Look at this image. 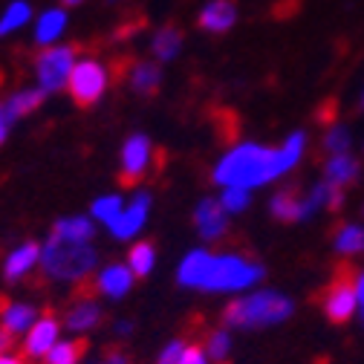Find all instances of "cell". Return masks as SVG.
Listing matches in <instances>:
<instances>
[{
  "label": "cell",
  "instance_id": "obj_9",
  "mask_svg": "<svg viewBox=\"0 0 364 364\" xmlns=\"http://www.w3.org/2000/svg\"><path fill=\"white\" fill-rule=\"evenodd\" d=\"M58 341H61V318H55L53 312H41V318L21 341V355L29 361H41V358H47V353Z\"/></svg>",
  "mask_w": 364,
  "mask_h": 364
},
{
  "label": "cell",
  "instance_id": "obj_35",
  "mask_svg": "<svg viewBox=\"0 0 364 364\" xmlns=\"http://www.w3.org/2000/svg\"><path fill=\"white\" fill-rule=\"evenodd\" d=\"M12 124H15V119L9 116V110H6V102H0V145L6 142V136H9Z\"/></svg>",
  "mask_w": 364,
  "mask_h": 364
},
{
  "label": "cell",
  "instance_id": "obj_21",
  "mask_svg": "<svg viewBox=\"0 0 364 364\" xmlns=\"http://www.w3.org/2000/svg\"><path fill=\"white\" fill-rule=\"evenodd\" d=\"M200 341H203V353L211 364H229V333L225 330H208L203 324V333H200Z\"/></svg>",
  "mask_w": 364,
  "mask_h": 364
},
{
  "label": "cell",
  "instance_id": "obj_18",
  "mask_svg": "<svg viewBox=\"0 0 364 364\" xmlns=\"http://www.w3.org/2000/svg\"><path fill=\"white\" fill-rule=\"evenodd\" d=\"M159 84H162V70L154 61H133L130 64V87L133 93H139L145 99H154L159 93Z\"/></svg>",
  "mask_w": 364,
  "mask_h": 364
},
{
  "label": "cell",
  "instance_id": "obj_14",
  "mask_svg": "<svg viewBox=\"0 0 364 364\" xmlns=\"http://www.w3.org/2000/svg\"><path fill=\"white\" fill-rule=\"evenodd\" d=\"M237 21V4L235 0H211L208 6H203L197 26L208 35H225Z\"/></svg>",
  "mask_w": 364,
  "mask_h": 364
},
{
  "label": "cell",
  "instance_id": "obj_20",
  "mask_svg": "<svg viewBox=\"0 0 364 364\" xmlns=\"http://www.w3.org/2000/svg\"><path fill=\"white\" fill-rule=\"evenodd\" d=\"M151 50H154L156 61H171V58H176L179 50H182V29H179L176 23H165L162 29H156Z\"/></svg>",
  "mask_w": 364,
  "mask_h": 364
},
{
  "label": "cell",
  "instance_id": "obj_10",
  "mask_svg": "<svg viewBox=\"0 0 364 364\" xmlns=\"http://www.w3.org/2000/svg\"><path fill=\"white\" fill-rule=\"evenodd\" d=\"M102 306H99V301L93 298V295H78L70 306H67V312H64V327L70 330V333H78V336H84V333H90V330H96L99 324H102Z\"/></svg>",
  "mask_w": 364,
  "mask_h": 364
},
{
  "label": "cell",
  "instance_id": "obj_24",
  "mask_svg": "<svg viewBox=\"0 0 364 364\" xmlns=\"http://www.w3.org/2000/svg\"><path fill=\"white\" fill-rule=\"evenodd\" d=\"M67 26V15L64 9H50V12H43L41 21H38V29H35V41L41 43V47H50V43L64 32Z\"/></svg>",
  "mask_w": 364,
  "mask_h": 364
},
{
  "label": "cell",
  "instance_id": "obj_28",
  "mask_svg": "<svg viewBox=\"0 0 364 364\" xmlns=\"http://www.w3.org/2000/svg\"><path fill=\"white\" fill-rule=\"evenodd\" d=\"M29 18H32L29 4H23V0H15V4L4 12V18H0V38L9 35V32H15L18 26H23Z\"/></svg>",
  "mask_w": 364,
  "mask_h": 364
},
{
  "label": "cell",
  "instance_id": "obj_38",
  "mask_svg": "<svg viewBox=\"0 0 364 364\" xmlns=\"http://www.w3.org/2000/svg\"><path fill=\"white\" fill-rule=\"evenodd\" d=\"M0 364H26V358L23 355H15V353H0Z\"/></svg>",
  "mask_w": 364,
  "mask_h": 364
},
{
  "label": "cell",
  "instance_id": "obj_8",
  "mask_svg": "<svg viewBox=\"0 0 364 364\" xmlns=\"http://www.w3.org/2000/svg\"><path fill=\"white\" fill-rule=\"evenodd\" d=\"M154 145L145 133H133L130 139L122 145V171H119V182L124 188H133L148 176L151 165H154Z\"/></svg>",
  "mask_w": 364,
  "mask_h": 364
},
{
  "label": "cell",
  "instance_id": "obj_15",
  "mask_svg": "<svg viewBox=\"0 0 364 364\" xmlns=\"http://www.w3.org/2000/svg\"><path fill=\"white\" fill-rule=\"evenodd\" d=\"M194 225L203 235V240H220L229 232V223H225V208L220 200H203L194 211Z\"/></svg>",
  "mask_w": 364,
  "mask_h": 364
},
{
  "label": "cell",
  "instance_id": "obj_22",
  "mask_svg": "<svg viewBox=\"0 0 364 364\" xmlns=\"http://www.w3.org/2000/svg\"><path fill=\"white\" fill-rule=\"evenodd\" d=\"M208 263H211V255H208V252H203V249L191 252L186 260H182V266H179V275H176L179 284H182V287H197V289H200Z\"/></svg>",
  "mask_w": 364,
  "mask_h": 364
},
{
  "label": "cell",
  "instance_id": "obj_7",
  "mask_svg": "<svg viewBox=\"0 0 364 364\" xmlns=\"http://www.w3.org/2000/svg\"><path fill=\"white\" fill-rule=\"evenodd\" d=\"M75 47H47L35 58V75L43 93H61L75 67Z\"/></svg>",
  "mask_w": 364,
  "mask_h": 364
},
{
  "label": "cell",
  "instance_id": "obj_42",
  "mask_svg": "<svg viewBox=\"0 0 364 364\" xmlns=\"http://www.w3.org/2000/svg\"><path fill=\"white\" fill-rule=\"evenodd\" d=\"M64 6H78V4H84V0H61Z\"/></svg>",
  "mask_w": 364,
  "mask_h": 364
},
{
  "label": "cell",
  "instance_id": "obj_25",
  "mask_svg": "<svg viewBox=\"0 0 364 364\" xmlns=\"http://www.w3.org/2000/svg\"><path fill=\"white\" fill-rule=\"evenodd\" d=\"M87 355V341L84 338H73V341H58L43 364H81V358Z\"/></svg>",
  "mask_w": 364,
  "mask_h": 364
},
{
  "label": "cell",
  "instance_id": "obj_12",
  "mask_svg": "<svg viewBox=\"0 0 364 364\" xmlns=\"http://www.w3.org/2000/svg\"><path fill=\"white\" fill-rule=\"evenodd\" d=\"M38 263H41V243L26 240V243L15 246V249L4 257V266H0V272H4V281L18 284V281H23V278L29 275V272H32Z\"/></svg>",
  "mask_w": 364,
  "mask_h": 364
},
{
  "label": "cell",
  "instance_id": "obj_11",
  "mask_svg": "<svg viewBox=\"0 0 364 364\" xmlns=\"http://www.w3.org/2000/svg\"><path fill=\"white\" fill-rule=\"evenodd\" d=\"M148 208H151V194H148V191H139V194L133 197V203L124 205L122 214L110 223V235H113L116 240H127V237H133V235L145 225V220H148Z\"/></svg>",
  "mask_w": 364,
  "mask_h": 364
},
{
  "label": "cell",
  "instance_id": "obj_4",
  "mask_svg": "<svg viewBox=\"0 0 364 364\" xmlns=\"http://www.w3.org/2000/svg\"><path fill=\"white\" fill-rule=\"evenodd\" d=\"M355 284H358V269L350 260H344V263H338L333 269L330 284L321 287L315 304L321 306V312L327 315L330 324H344V321H350V318H353L355 301H358Z\"/></svg>",
  "mask_w": 364,
  "mask_h": 364
},
{
  "label": "cell",
  "instance_id": "obj_6",
  "mask_svg": "<svg viewBox=\"0 0 364 364\" xmlns=\"http://www.w3.org/2000/svg\"><path fill=\"white\" fill-rule=\"evenodd\" d=\"M105 90H107V73L96 58L75 61V67L70 73V81H67V93H70L75 107L90 110L93 105H99Z\"/></svg>",
  "mask_w": 364,
  "mask_h": 364
},
{
  "label": "cell",
  "instance_id": "obj_33",
  "mask_svg": "<svg viewBox=\"0 0 364 364\" xmlns=\"http://www.w3.org/2000/svg\"><path fill=\"white\" fill-rule=\"evenodd\" d=\"M182 353H186V350H182V341L176 338V341H171L162 353H159V358H156V364H179V358H182Z\"/></svg>",
  "mask_w": 364,
  "mask_h": 364
},
{
  "label": "cell",
  "instance_id": "obj_40",
  "mask_svg": "<svg viewBox=\"0 0 364 364\" xmlns=\"http://www.w3.org/2000/svg\"><path fill=\"white\" fill-rule=\"evenodd\" d=\"M355 292H358V301L364 304V275H358V284H355Z\"/></svg>",
  "mask_w": 364,
  "mask_h": 364
},
{
  "label": "cell",
  "instance_id": "obj_3",
  "mask_svg": "<svg viewBox=\"0 0 364 364\" xmlns=\"http://www.w3.org/2000/svg\"><path fill=\"white\" fill-rule=\"evenodd\" d=\"M292 315V301L278 295V292H257L252 298H237L232 304H225L223 321L229 327H266L278 324L284 318Z\"/></svg>",
  "mask_w": 364,
  "mask_h": 364
},
{
  "label": "cell",
  "instance_id": "obj_5",
  "mask_svg": "<svg viewBox=\"0 0 364 364\" xmlns=\"http://www.w3.org/2000/svg\"><path fill=\"white\" fill-rule=\"evenodd\" d=\"M263 278V269L255 266V263H246L235 255H225V257H211L208 269H205V278L200 284V289H225V292H232V289H243L255 281Z\"/></svg>",
  "mask_w": 364,
  "mask_h": 364
},
{
  "label": "cell",
  "instance_id": "obj_29",
  "mask_svg": "<svg viewBox=\"0 0 364 364\" xmlns=\"http://www.w3.org/2000/svg\"><path fill=\"white\" fill-rule=\"evenodd\" d=\"M336 249L350 255V252H364V232L358 225H344V229L336 235Z\"/></svg>",
  "mask_w": 364,
  "mask_h": 364
},
{
  "label": "cell",
  "instance_id": "obj_31",
  "mask_svg": "<svg viewBox=\"0 0 364 364\" xmlns=\"http://www.w3.org/2000/svg\"><path fill=\"white\" fill-rule=\"evenodd\" d=\"M347 148H350V133L344 127H333L324 139V154L338 156V154H347Z\"/></svg>",
  "mask_w": 364,
  "mask_h": 364
},
{
  "label": "cell",
  "instance_id": "obj_19",
  "mask_svg": "<svg viewBox=\"0 0 364 364\" xmlns=\"http://www.w3.org/2000/svg\"><path fill=\"white\" fill-rule=\"evenodd\" d=\"M358 173H361V165H358V159H353L350 154H338V156H330L327 162H324V176H327V182H333V186H353V182L358 179Z\"/></svg>",
  "mask_w": 364,
  "mask_h": 364
},
{
  "label": "cell",
  "instance_id": "obj_26",
  "mask_svg": "<svg viewBox=\"0 0 364 364\" xmlns=\"http://www.w3.org/2000/svg\"><path fill=\"white\" fill-rule=\"evenodd\" d=\"M53 232H58L64 237H73V240H90V243H93L96 225H93V220H90V217H64V220H58L53 225Z\"/></svg>",
  "mask_w": 364,
  "mask_h": 364
},
{
  "label": "cell",
  "instance_id": "obj_41",
  "mask_svg": "<svg viewBox=\"0 0 364 364\" xmlns=\"http://www.w3.org/2000/svg\"><path fill=\"white\" fill-rule=\"evenodd\" d=\"M130 330H133V327H130L127 321H119V324H116V333H122V336H127Z\"/></svg>",
  "mask_w": 364,
  "mask_h": 364
},
{
  "label": "cell",
  "instance_id": "obj_17",
  "mask_svg": "<svg viewBox=\"0 0 364 364\" xmlns=\"http://www.w3.org/2000/svg\"><path fill=\"white\" fill-rule=\"evenodd\" d=\"M272 217L278 223H295V220H306V194H301V188L289 186L281 188L275 197H272Z\"/></svg>",
  "mask_w": 364,
  "mask_h": 364
},
{
  "label": "cell",
  "instance_id": "obj_27",
  "mask_svg": "<svg viewBox=\"0 0 364 364\" xmlns=\"http://www.w3.org/2000/svg\"><path fill=\"white\" fill-rule=\"evenodd\" d=\"M154 257H156V249L151 240H142V243H133L130 255H127V266L136 278H148V272L154 269Z\"/></svg>",
  "mask_w": 364,
  "mask_h": 364
},
{
  "label": "cell",
  "instance_id": "obj_39",
  "mask_svg": "<svg viewBox=\"0 0 364 364\" xmlns=\"http://www.w3.org/2000/svg\"><path fill=\"white\" fill-rule=\"evenodd\" d=\"M9 344H12V336H9L4 327H0V353H6V350H9Z\"/></svg>",
  "mask_w": 364,
  "mask_h": 364
},
{
  "label": "cell",
  "instance_id": "obj_43",
  "mask_svg": "<svg viewBox=\"0 0 364 364\" xmlns=\"http://www.w3.org/2000/svg\"><path fill=\"white\" fill-rule=\"evenodd\" d=\"M358 105H361V107H364V93H361V102H358Z\"/></svg>",
  "mask_w": 364,
  "mask_h": 364
},
{
  "label": "cell",
  "instance_id": "obj_13",
  "mask_svg": "<svg viewBox=\"0 0 364 364\" xmlns=\"http://www.w3.org/2000/svg\"><path fill=\"white\" fill-rule=\"evenodd\" d=\"M133 272L130 266L124 263H110L105 266L99 275L93 278V292L96 295H105V298H124L130 289H133Z\"/></svg>",
  "mask_w": 364,
  "mask_h": 364
},
{
  "label": "cell",
  "instance_id": "obj_16",
  "mask_svg": "<svg viewBox=\"0 0 364 364\" xmlns=\"http://www.w3.org/2000/svg\"><path fill=\"white\" fill-rule=\"evenodd\" d=\"M38 318H41L38 306L26 304V301H9V304L0 306V327H4L9 336H26Z\"/></svg>",
  "mask_w": 364,
  "mask_h": 364
},
{
  "label": "cell",
  "instance_id": "obj_34",
  "mask_svg": "<svg viewBox=\"0 0 364 364\" xmlns=\"http://www.w3.org/2000/svg\"><path fill=\"white\" fill-rule=\"evenodd\" d=\"M179 364H208V358H205L203 347H200V344H194V347H188L186 353H182Z\"/></svg>",
  "mask_w": 364,
  "mask_h": 364
},
{
  "label": "cell",
  "instance_id": "obj_32",
  "mask_svg": "<svg viewBox=\"0 0 364 364\" xmlns=\"http://www.w3.org/2000/svg\"><path fill=\"white\" fill-rule=\"evenodd\" d=\"M220 203L225 211H243L249 205V188H225Z\"/></svg>",
  "mask_w": 364,
  "mask_h": 364
},
{
  "label": "cell",
  "instance_id": "obj_30",
  "mask_svg": "<svg viewBox=\"0 0 364 364\" xmlns=\"http://www.w3.org/2000/svg\"><path fill=\"white\" fill-rule=\"evenodd\" d=\"M122 200L116 197V194H110V197H99L96 203H93V220H99V223H105V225H110L119 214H122Z\"/></svg>",
  "mask_w": 364,
  "mask_h": 364
},
{
  "label": "cell",
  "instance_id": "obj_23",
  "mask_svg": "<svg viewBox=\"0 0 364 364\" xmlns=\"http://www.w3.org/2000/svg\"><path fill=\"white\" fill-rule=\"evenodd\" d=\"M43 99H47V93H43L41 87H32V90H21V93H15V96H9V99H6V110H9V116L18 122L21 116H29V113H35V110L43 105Z\"/></svg>",
  "mask_w": 364,
  "mask_h": 364
},
{
  "label": "cell",
  "instance_id": "obj_1",
  "mask_svg": "<svg viewBox=\"0 0 364 364\" xmlns=\"http://www.w3.org/2000/svg\"><path fill=\"white\" fill-rule=\"evenodd\" d=\"M301 151H304V133H292L287 139V145L278 151H269L260 145H243L217 165L214 179L223 182V186H229V188L263 186V182L289 171L298 162Z\"/></svg>",
  "mask_w": 364,
  "mask_h": 364
},
{
  "label": "cell",
  "instance_id": "obj_37",
  "mask_svg": "<svg viewBox=\"0 0 364 364\" xmlns=\"http://www.w3.org/2000/svg\"><path fill=\"white\" fill-rule=\"evenodd\" d=\"M315 119H318V122H324V124H330V122L336 119V110H333V102H327V105H321V113H315Z\"/></svg>",
  "mask_w": 364,
  "mask_h": 364
},
{
  "label": "cell",
  "instance_id": "obj_36",
  "mask_svg": "<svg viewBox=\"0 0 364 364\" xmlns=\"http://www.w3.org/2000/svg\"><path fill=\"white\" fill-rule=\"evenodd\" d=\"M105 361H107V364H127V355H124L119 347H110V350L105 353Z\"/></svg>",
  "mask_w": 364,
  "mask_h": 364
},
{
  "label": "cell",
  "instance_id": "obj_2",
  "mask_svg": "<svg viewBox=\"0 0 364 364\" xmlns=\"http://www.w3.org/2000/svg\"><path fill=\"white\" fill-rule=\"evenodd\" d=\"M99 263V252L90 240H73L58 232L41 243V272L58 284H81L93 275Z\"/></svg>",
  "mask_w": 364,
  "mask_h": 364
}]
</instances>
